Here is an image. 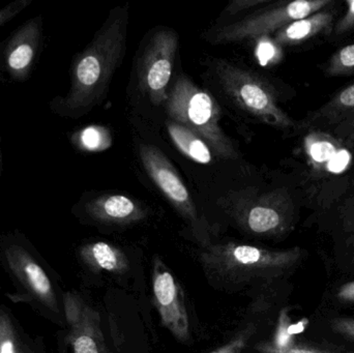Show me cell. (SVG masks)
Here are the masks:
<instances>
[{
	"instance_id": "cell-19",
	"label": "cell",
	"mask_w": 354,
	"mask_h": 353,
	"mask_svg": "<svg viewBox=\"0 0 354 353\" xmlns=\"http://www.w3.org/2000/svg\"><path fill=\"white\" fill-rule=\"evenodd\" d=\"M326 72L330 76H351L354 74V44L341 48L332 56Z\"/></svg>"
},
{
	"instance_id": "cell-23",
	"label": "cell",
	"mask_w": 354,
	"mask_h": 353,
	"mask_svg": "<svg viewBox=\"0 0 354 353\" xmlns=\"http://www.w3.org/2000/svg\"><path fill=\"white\" fill-rule=\"evenodd\" d=\"M102 138H103L102 131L95 126H91V128H84L79 134H77L75 137V142L81 149L95 151L101 147Z\"/></svg>"
},
{
	"instance_id": "cell-20",
	"label": "cell",
	"mask_w": 354,
	"mask_h": 353,
	"mask_svg": "<svg viewBox=\"0 0 354 353\" xmlns=\"http://www.w3.org/2000/svg\"><path fill=\"white\" fill-rule=\"evenodd\" d=\"M324 112L333 116L345 115L348 112H354V84L341 91L324 107Z\"/></svg>"
},
{
	"instance_id": "cell-24",
	"label": "cell",
	"mask_w": 354,
	"mask_h": 353,
	"mask_svg": "<svg viewBox=\"0 0 354 353\" xmlns=\"http://www.w3.org/2000/svg\"><path fill=\"white\" fill-rule=\"evenodd\" d=\"M351 161V155L346 149H341L336 155L326 165V169L330 173L338 174L344 171Z\"/></svg>"
},
{
	"instance_id": "cell-26",
	"label": "cell",
	"mask_w": 354,
	"mask_h": 353,
	"mask_svg": "<svg viewBox=\"0 0 354 353\" xmlns=\"http://www.w3.org/2000/svg\"><path fill=\"white\" fill-rule=\"evenodd\" d=\"M347 6H348V10H347L346 14L337 24V35H343L354 27V0L347 1Z\"/></svg>"
},
{
	"instance_id": "cell-28",
	"label": "cell",
	"mask_w": 354,
	"mask_h": 353,
	"mask_svg": "<svg viewBox=\"0 0 354 353\" xmlns=\"http://www.w3.org/2000/svg\"><path fill=\"white\" fill-rule=\"evenodd\" d=\"M336 298L345 304H354V281L341 285L337 290Z\"/></svg>"
},
{
	"instance_id": "cell-9",
	"label": "cell",
	"mask_w": 354,
	"mask_h": 353,
	"mask_svg": "<svg viewBox=\"0 0 354 353\" xmlns=\"http://www.w3.org/2000/svg\"><path fill=\"white\" fill-rule=\"evenodd\" d=\"M68 332L66 344L70 353H109L101 327V316L80 294H64Z\"/></svg>"
},
{
	"instance_id": "cell-13",
	"label": "cell",
	"mask_w": 354,
	"mask_h": 353,
	"mask_svg": "<svg viewBox=\"0 0 354 353\" xmlns=\"http://www.w3.org/2000/svg\"><path fill=\"white\" fill-rule=\"evenodd\" d=\"M84 213L91 220L106 225L129 226L147 218V209L124 195L108 194L91 199L84 204Z\"/></svg>"
},
{
	"instance_id": "cell-3",
	"label": "cell",
	"mask_w": 354,
	"mask_h": 353,
	"mask_svg": "<svg viewBox=\"0 0 354 353\" xmlns=\"http://www.w3.org/2000/svg\"><path fill=\"white\" fill-rule=\"evenodd\" d=\"M165 105L170 120L201 137L214 155L236 159V149L221 126L220 107L212 95L181 76L168 93Z\"/></svg>"
},
{
	"instance_id": "cell-14",
	"label": "cell",
	"mask_w": 354,
	"mask_h": 353,
	"mask_svg": "<svg viewBox=\"0 0 354 353\" xmlns=\"http://www.w3.org/2000/svg\"><path fill=\"white\" fill-rule=\"evenodd\" d=\"M82 263L95 273L124 275L130 269V259L126 253L106 242H89L79 249Z\"/></svg>"
},
{
	"instance_id": "cell-15",
	"label": "cell",
	"mask_w": 354,
	"mask_h": 353,
	"mask_svg": "<svg viewBox=\"0 0 354 353\" xmlns=\"http://www.w3.org/2000/svg\"><path fill=\"white\" fill-rule=\"evenodd\" d=\"M334 14L318 12L307 18L295 21L277 31V43L280 45H295L308 41L332 26Z\"/></svg>"
},
{
	"instance_id": "cell-8",
	"label": "cell",
	"mask_w": 354,
	"mask_h": 353,
	"mask_svg": "<svg viewBox=\"0 0 354 353\" xmlns=\"http://www.w3.org/2000/svg\"><path fill=\"white\" fill-rule=\"evenodd\" d=\"M151 290L162 325L179 342L187 343L191 339V325L185 294L178 280L159 256L153 260Z\"/></svg>"
},
{
	"instance_id": "cell-6",
	"label": "cell",
	"mask_w": 354,
	"mask_h": 353,
	"mask_svg": "<svg viewBox=\"0 0 354 353\" xmlns=\"http://www.w3.org/2000/svg\"><path fill=\"white\" fill-rule=\"evenodd\" d=\"M139 153L143 166L153 182L176 211L195 228L196 238L202 247L210 244L207 230L200 223L191 195L167 157L153 145H141Z\"/></svg>"
},
{
	"instance_id": "cell-11",
	"label": "cell",
	"mask_w": 354,
	"mask_h": 353,
	"mask_svg": "<svg viewBox=\"0 0 354 353\" xmlns=\"http://www.w3.org/2000/svg\"><path fill=\"white\" fill-rule=\"evenodd\" d=\"M230 215L247 233L261 238L278 236L288 228L286 209L272 197L233 205Z\"/></svg>"
},
{
	"instance_id": "cell-25",
	"label": "cell",
	"mask_w": 354,
	"mask_h": 353,
	"mask_svg": "<svg viewBox=\"0 0 354 353\" xmlns=\"http://www.w3.org/2000/svg\"><path fill=\"white\" fill-rule=\"evenodd\" d=\"M332 330L339 335L354 340V318L339 317L332 321Z\"/></svg>"
},
{
	"instance_id": "cell-12",
	"label": "cell",
	"mask_w": 354,
	"mask_h": 353,
	"mask_svg": "<svg viewBox=\"0 0 354 353\" xmlns=\"http://www.w3.org/2000/svg\"><path fill=\"white\" fill-rule=\"evenodd\" d=\"M43 37L41 15L29 19L8 39L4 50V64L10 78L24 82L30 76Z\"/></svg>"
},
{
	"instance_id": "cell-22",
	"label": "cell",
	"mask_w": 354,
	"mask_h": 353,
	"mask_svg": "<svg viewBox=\"0 0 354 353\" xmlns=\"http://www.w3.org/2000/svg\"><path fill=\"white\" fill-rule=\"evenodd\" d=\"M259 353H334L326 350H318L305 344H289L285 347H276L270 342H260L255 346Z\"/></svg>"
},
{
	"instance_id": "cell-29",
	"label": "cell",
	"mask_w": 354,
	"mask_h": 353,
	"mask_svg": "<svg viewBox=\"0 0 354 353\" xmlns=\"http://www.w3.org/2000/svg\"><path fill=\"white\" fill-rule=\"evenodd\" d=\"M2 171V153H1V147H0V174H1Z\"/></svg>"
},
{
	"instance_id": "cell-1",
	"label": "cell",
	"mask_w": 354,
	"mask_h": 353,
	"mask_svg": "<svg viewBox=\"0 0 354 353\" xmlns=\"http://www.w3.org/2000/svg\"><path fill=\"white\" fill-rule=\"evenodd\" d=\"M128 20L126 8H118L91 43L75 57L68 95L50 103L54 113L81 117L105 99L112 77L126 53Z\"/></svg>"
},
{
	"instance_id": "cell-18",
	"label": "cell",
	"mask_w": 354,
	"mask_h": 353,
	"mask_svg": "<svg viewBox=\"0 0 354 353\" xmlns=\"http://www.w3.org/2000/svg\"><path fill=\"white\" fill-rule=\"evenodd\" d=\"M0 353H23L14 323L4 310H0Z\"/></svg>"
},
{
	"instance_id": "cell-17",
	"label": "cell",
	"mask_w": 354,
	"mask_h": 353,
	"mask_svg": "<svg viewBox=\"0 0 354 353\" xmlns=\"http://www.w3.org/2000/svg\"><path fill=\"white\" fill-rule=\"evenodd\" d=\"M341 149L334 141L324 136L312 135L307 139V153L316 165H328Z\"/></svg>"
},
{
	"instance_id": "cell-2",
	"label": "cell",
	"mask_w": 354,
	"mask_h": 353,
	"mask_svg": "<svg viewBox=\"0 0 354 353\" xmlns=\"http://www.w3.org/2000/svg\"><path fill=\"white\" fill-rule=\"evenodd\" d=\"M301 256L299 248L268 250L234 242H210L200 250L199 261L212 284L239 288L281 277L295 267Z\"/></svg>"
},
{
	"instance_id": "cell-10",
	"label": "cell",
	"mask_w": 354,
	"mask_h": 353,
	"mask_svg": "<svg viewBox=\"0 0 354 353\" xmlns=\"http://www.w3.org/2000/svg\"><path fill=\"white\" fill-rule=\"evenodd\" d=\"M3 256L12 277L37 304L59 314L60 307L53 284L45 269L30 252L19 244L6 245Z\"/></svg>"
},
{
	"instance_id": "cell-21",
	"label": "cell",
	"mask_w": 354,
	"mask_h": 353,
	"mask_svg": "<svg viewBox=\"0 0 354 353\" xmlns=\"http://www.w3.org/2000/svg\"><path fill=\"white\" fill-rule=\"evenodd\" d=\"M257 329H256L255 325H249L245 329L241 330L239 333H237L230 341L209 353H241L249 345Z\"/></svg>"
},
{
	"instance_id": "cell-27",
	"label": "cell",
	"mask_w": 354,
	"mask_h": 353,
	"mask_svg": "<svg viewBox=\"0 0 354 353\" xmlns=\"http://www.w3.org/2000/svg\"><path fill=\"white\" fill-rule=\"evenodd\" d=\"M266 0H235L229 4L228 8H226V12L230 15L237 14L241 10H247L251 6H260V4L266 3Z\"/></svg>"
},
{
	"instance_id": "cell-16",
	"label": "cell",
	"mask_w": 354,
	"mask_h": 353,
	"mask_svg": "<svg viewBox=\"0 0 354 353\" xmlns=\"http://www.w3.org/2000/svg\"><path fill=\"white\" fill-rule=\"evenodd\" d=\"M166 126L170 138L183 155L200 164L212 161V149L201 137L171 120H168Z\"/></svg>"
},
{
	"instance_id": "cell-5",
	"label": "cell",
	"mask_w": 354,
	"mask_h": 353,
	"mask_svg": "<svg viewBox=\"0 0 354 353\" xmlns=\"http://www.w3.org/2000/svg\"><path fill=\"white\" fill-rule=\"evenodd\" d=\"M332 3L330 0H299L281 2L233 24L218 29L212 37L214 44L239 43L279 31L295 21L307 18Z\"/></svg>"
},
{
	"instance_id": "cell-4",
	"label": "cell",
	"mask_w": 354,
	"mask_h": 353,
	"mask_svg": "<svg viewBox=\"0 0 354 353\" xmlns=\"http://www.w3.org/2000/svg\"><path fill=\"white\" fill-rule=\"evenodd\" d=\"M214 70L224 93L241 109L279 128L292 126L279 107L272 87L257 75L225 60H218Z\"/></svg>"
},
{
	"instance_id": "cell-7",
	"label": "cell",
	"mask_w": 354,
	"mask_h": 353,
	"mask_svg": "<svg viewBox=\"0 0 354 353\" xmlns=\"http://www.w3.org/2000/svg\"><path fill=\"white\" fill-rule=\"evenodd\" d=\"M178 43V33L174 29H160L149 39L141 57L139 84L156 105L167 99Z\"/></svg>"
}]
</instances>
